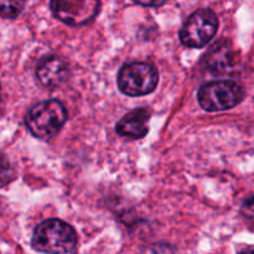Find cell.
<instances>
[{
  "label": "cell",
  "instance_id": "cell-10",
  "mask_svg": "<svg viewBox=\"0 0 254 254\" xmlns=\"http://www.w3.org/2000/svg\"><path fill=\"white\" fill-rule=\"evenodd\" d=\"M26 0H0V16L14 19L24 11Z\"/></svg>",
  "mask_w": 254,
  "mask_h": 254
},
{
  "label": "cell",
  "instance_id": "cell-9",
  "mask_svg": "<svg viewBox=\"0 0 254 254\" xmlns=\"http://www.w3.org/2000/svg\"><path fill=\"white\" fill-rule=\"evenodd\" d=\"M150 116L144 108L134 109L117 123V133L131 139H141L148 134Z\"/></svg>",
  "mask_w": 254,
  "mask_h": 254
},
{
  "label": "cell",
  "instance_id": "cell-3",
  "mask_svg": "<svg viewBox=\"0 0 254 254\" xmlns=\"http://www.w3.org/2000/svg\"><path fill=\"white\" fill-rule=\"evenodd\" d=\"M197 98L205 111H227L243 101L245 88L238 82L230 79L208 82L198 89Z\"/></svg>",
  "mask_w": 254,
  "mask_h": 254
},
{
  "label": "cell",
  "instance_id": "cell-14",
  "mask_svg": "<svg viewBox=\"0 0 254 254\" xmlns=\"http://www.w3.org/2000/svg\"><path fill=\"white\" fill-rule=\"evenodd\" d=\"M2 111V97H1V86H0V113Z\"/></svg>",
  "mask_w": 254,
  "mask_h": 254
},
{
  "label": "cell",
  "instance_id": "cell-4",
  "mask_svg": "<svg viewBox=\"0 0 254 254\" xmlns=\"http://www.w3.org/2000/svg\"><path fill=\"white\" fill-rule=\"evenodd\" d=\"M159 74L155 67L146 62L124 64L118 74V87L122 93L136 97L151 93L156 88Z\"/></svg>",
  "mask_w": 254,
  "mask_h": 254
},
{
  "label": "cell",
  "instance_id": "cell-7",
  "mask_svg": "<svg viewBox=\"0 0 254 254\" xmlns=\"http://www.w3.org/2000/svg\"><path fill=\"white\" fill-rule=\"evenodd\" d=\"M206 66L213 73H232L238 64L237 52L228 40H220L205 55Z\"/></svg>",
  "mask_w": 254,
  "mask_h": 254
},
{
  "label": "cell",
  "instance_id": "cell-2",
  "mask_svg": "<svg viewBox=\"0 0 254 254\" xmlns=\"http://www.w3.org/2000/svg\"><path fill=\"white\" fill-rule=\"evenodd\" d=\"M67 111L59 101H44L35 104L29 112L25 122L32 135L42 140L54 138L66 123Z\"/></svg>",
  "mask_w": 254,
  "mask_h": 254
},
{
  "label": "cell",
  "instance_id": "cell-13",
  "mask_svg": "<svg viewBox=\"0 0 254 254\" xmlns=\"http://www.w3.org/2000/svg\"><path fill=\"white\" fill-rule=\"evenodd\" d=\"M133 1L144 5V6H160L166 0H133Z\"/></svg>",
  "mask_w": 254,
  "mask_h": 254
},
{
  "label": "cell",
  "instance_id": "cell-8",
  "mask_svg": "<svg viewBox=\"0 0 254 254\" xmlns=\"http://www.w3.org/2000/svg\"><path fill=\"white\" fill-rule=\"evenodd\" d=\"M36 77L40 83L46 88H56L68 77V67L60 57L47 56L37 64Z\"/></svg>",
  "mask_w": 254,
  "mask_h": 254
},
{
  "label": "cell",
  "instance_id": "cell-5",
  "mask_svg": "<svg viewBox=\"0 0 254 254\" xmlns=\"http://www.w3.org/2000/svg\"><path fill=\"white\" fill-rule=\"evenodd\" d=\"M218 29V20L210 9L193 12L180 30V39L189 47H203L212 40Z\"/></svg>",
  "mask_w": 254,
  "mask_h": 254
},
{
  "label": "cell",
  "instance_id": "cell-11",
  "mask_svg": "<svg viewBox=\"0 0 254 254\" xmlns=\"http://www.w3.org/2000/svg\"><path fill=\"white\" fill-rule=\"evenodd\" d=\"M14 179V168L6 155L0 153V188L10 183Z\"/></svg>",
  "mask_w": 254,
  "mask_h": 254
},
{
  "label": "cell",
  "instance_id": "cell-1",
  "mask_svg": "<svg viewBox=\"0 0 254 254\" xmlns=\"http://www.w3.org/2000/svg\"><path fill=\"white\" fill-rule=\"evenodd\" d=\"M31 243L39 252L73 253L77 247V235L68 223L52 218L37 226Z\"/></svg>",
  "mask_w": 254,
  "mask_h": 254
},
{
  "label": "cell",
  "instance_id": "cell-6",
  "mask_svg": "<svg viewBox=\"0 0 254 254\" xmlns=\"http://www.w3.org/2000/svg\"><path fill=\"white\" fill-rule=\"evenodd\" d=\"M52 14L71 26H81L91 22L99 12V0H51Z\"/></svg>",
  "mask_w": 254,
  "mask_h": 254
},
{
  "label": "cell",
  "instance_id": "cell-12",
  "mask_svg": "<svg viewBox=\"0 0 254 254\" xmlns=\"http://www.w3.org/2000/svg\"><path fill=\"white\" fill-rule=\"evenodd\" d=\"M241 212H242L243 220L246 221L248 227L254 231V196L245 201Z\"/></svg>",
  "mask_w": 254,
  "mask_h": 254
}]
</instances>
